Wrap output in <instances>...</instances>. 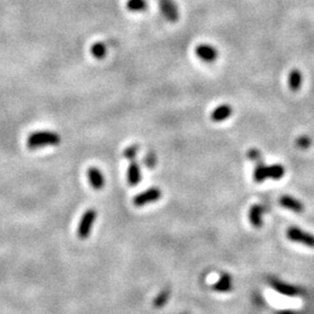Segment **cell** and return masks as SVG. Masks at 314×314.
<instances>
[{
    "instance_id": "obj_12",
    "label": "cell",
    "mask_w": 314,
    "mask_h": 314,
    "mask_svg": "<svg viewBox=\"0 0 314 314\" xmlns=\"http://www.w3.org/2000/svg\"><path fill=\"white\" fill-rule=\"evenodd\" d=\"M233 113V107L228 104H222L218 106L211 114V119L214 122H220L228 119Z\"/></svg>"
},
{
    "instance_id": "obj_2",
    "label": "cell",
    "mask_w": 314,
    "mask_h": 314,
    "mask_svg": "<svg viewBox=\"0 0 314 314\" xmlns=\"http://www.w3.org/2000/svg\"><path fill=\"white\" fill-rule=\"evenodd\" d=\"M286 237L292 242L300 243L308 248H314V234L304 231L299 227H290L286 231Z\"/></svg>"
},
{
    "instance_id": "obj_18",
    "label": "cell",
    "mask_w": 314,
    "mask_h": 314,
    "mask_svg": "<svg viewBox=\"0 0 314 314\" xmlns=\"http://www.w3.org/2000/svg\"><path fill=\"white\" fill-rule=\"evenodd\" d=\"M91 54L94 56L97 60H103V58L106 56L107 54V48L106 45L103 42H97L94 43L91 47Z\"/></svg>"
},
{
    "instance_id": "obj_21",
    "label": "cell",
    "mask_w": 314,
    "mask_h": 314,
    "mask_svg": "<svg viewBox=\"0 0 314 314\" xmlns=\"http://www.w3.org/2000/svg\"><path fill=\"white\" fill-rule=\"evenodd\" d=\"M136 154H138V147H136V145H130V147H128L127 149L125 150L124 155L126 158L129 159V161H134Z\"/></svg>"
},
{
    "instance_id": "obj_5",
    "label": "cell",
    "mask_w": 314,
    "mask_h": 314,
    "mask_svg": "<svg viewBox=\"0 0 314 314\" xmlns=\"http://www.w3.org/2000/svg\"><path fill=\"white\" fill-rule=\"evenodd\" d=\"M161 197H162L161 188H148V190L141 192V193L136 194L133 200V204L135 206H138V207H142V206L147 205V204L157 202Z\"/></svg>"
},
{
    "instance_id": "obj_20",
    "label": "cell",
    "mask_w": 314,
    "mask_h": 314,
    "mask_svg": "<svg viewBox=\"0 0 314 314\" xmlns=\"http://www.w3.org/2000/svg\"><path fill=\"white\" fill-rule=\"evenodd\" d=\"M311 144H312V140L306 135L300 136V138L297 140V145H298L300 149H307V148L311 147Z\"/></svg>"
},
{
    "instance_id": "obj_10",
    "label": "cell",
    "mask_w": 314,
    "mask_h": 314,
    "mask_svg": "<svg viewBox=\"0 0 314 314\" xmlns=\"http://www.w3.org/2000/svg\"><path fill=\"white\" fill-rule=\"evenodd\" d=\"M212 289L219 293H227L231 292L233 289V279L232 276L229 273L223 272L222 275L220 276L219 279L217 281V283L212 285Z\"/></svg>"
},
{
    "instance_id": "obj_8",
    "label": "cell",
    "mask_w": 314,
    "mask_h": 314,
    "mask_svg": "<svg viewBox=\"0 0 314 314\" xmlns=\"http://www.w3.org/2000/svg\"><path fill=\"white\" fill-rule=\"evenodd\" d=\"M87 178H89L90 185L94 190H101L105 185V177L103 173L98 168L91 167L87 170Z\"/></svg>"
},
{
    "instance_id": "obj_1",
    "label": "cell",
    "mask_w": 314,
    "mask_h": 314,
    "mask_svg": "<svg viewBox=\"0 0 314 314\" xmlns=\"http://www.w3.org/2000/svg\"><path fill=\"white\" fill-rule=\"evenodd\" d=\"M61 142V136L57 133L50 130H41L34 132L28 136L27 147L31 149L48 147V145H57Z\"/></svg>"
},
{
    "instance_id": "obj_3",
    "label": "cell",
    "mask_w": 314,
    "mask_h": 314,
    "mask_svg": "<svg viewBox=\"0 0 314 314\" xmlns=\"http://www.w3.org/2000/svg\"><path fill=\"white\" fill-rule=\"evenodd\" d=\"M95 219H97V212L93 208L87 209L85 213L83 214L77 229L78 237H79L80 240H86V238L90 236V233H91V229Z\"/></svg>"
},
{
    "instance_id": "obj_13",
    "label": "cell",
    "mask_w": 314,
    "mask_h": 314,
    "mask_svg": "<svg viewBox=\"0 0 314 314\" xmlns=\"http://www.w3.org/2000/svg\"><path fill=\"white\" fill-rule=\"evenodd\" d=\"M141 169H140V165L136 162H132L128 167L127 170V180L128 184L130 185H138L140 182H141Z\"/></svg>"
},
{
    "instance_id": "obj_11",
    "label": "cell",
    "mask_w": 314,
    "mask_h": 314,
    "mask_svg": "<svg viewBox=\"0 0 314 314\" xmlns=\"http://www.w3.org/2000/svg\"><path fill=\"white\" fill-rule=\"evenodd\" d=\"M264 209L263 206L261 205H254L251 206L249 209V221L255 228H261L262 225H263V215H264Z\"/></svg>"
},
{
    "instance_id": "obj_9",
    "label": "cell",
    "mask_w": 314,
    "mask_h": 314,
    "mask_svg": "<svg viewBox=\"0 0 314 314\" xmlns=\"http://www.w3.org/2000/svg\"><path fill=\"white\" fill-rule=\"evenodd\" d=\"M279 204H281L284 208L290 209V211L296 212V213H301V212H304V209H305L304 204H302L300 200L297 199V198H295V197H291V196L281 197V199H279Z\"/></svg>"
},
{
    "instance_id": "obj_23",
    "label": "cell",
    "mask_w": 314,
    "mask_h": 314,
    "mask_svg": "<svg viewBox=\"0 0 314 314\" xmlns=\"http://www.w3.org/2000/svg\"><path fill=\"white\" fill-rule=\"evenodd\" d=\"M279 314H298L295 311H291V310H286V311H282V312H279Z\"/></svg>"
},
{
    "instance_id": "obj_14",
    "label": "cell",
    "mask_w": 314,
    "mask_h": 314,
    "mask_svg": "<svg viewBox=\"0 0 314 314\" xmlns=\"http://www.w3.org/2000/svg\"><path fill=\"white\" fill-rule=\"evenodd\" d=\"M302 84V75L298 69H293L289 75V86L291 91H299Z\"/></svg>"
},
{
    "instance_id": "obj_16",
    "label": "cell",
    "mask_w": 314,
    "mask_h": 314,
    "mask_svg": "<svg viewBox=\"0 0 314 314\" xmlns=\"http://www.w3.org/2000/svg\"><path fill=\"white\" fill-rule=\"evenodd\" d=\"M267 165L264 164L263 161L256 163V168H255V171H254V179H255V182L263 183L264 180L267 179Z\"/></svg>"
},
{
    "instance_id": "obj_4",
    "label": "cell",
    "mask_w": 314,
    "mask_h": 314,
    "mask_svg": "<svg viewBox=\"0 0 314 314\" xmlns=\"http://www.w3.org/2000/svg\"><path fill=\"white\" fill-rule=\"evenodd\" d=\"M269 284L270 286L276 291V292L279 293V295H283L286 297H299L304 295V290L300 289L299 286L285 283V282L279 281V279H275V278L269 279Z\"/></svg>"
},
{
    "instance_id": "obj_17",
    "label": "cell",
    "mask_w": 314,
    "mask_h": 314,
    "mask_svg": "<svg viewBox=\"0 0 314 314\" xmlns=\"http://www.w3.org/2000/svg\"><path fill=\"white\" fill-rule=\"evenodd\" d=\"M126 6L130 12H143L148 8L147 0H128Z\"/></svg>"
},
{
    "instance_id": "obj_6",
    "label": "cell",
    "mask_w": 314,
    "mask_h": 314,
    "mask_svg": "<svg viewBox=\"0 0 314 314\" xmlns=\"http://www.w3.org/2000/svg\"><path fill=\"white\" fill-rule=\"evenodd\" d=\"M159 7L168 21L176 22L179 19L178 5L174 0H159Z\"/></svg>"
},
{
    "instance_id": "obj_22",
    "label": "cell",
    "mask_w": 314,
    "mask_h": 314,
    "mask_svg": "<svg viewBox=\"0 0 314 314\" xmlns=\"http://www.w3.org/2000/svg\"><path fill=\"white\" fill-rule=\"evenodd\" d=\"M248 157L255 163H258L262 161V154H261V151L257 149H250L248 151Z\"/></svg>"
},
{
    "instance_id": "obj_15",
    "label": "cell",
    "mask_w": 314,
    "mask_h": 314,
    "mask_svg": "<svg viewBox=\"0 0 314 314\" xmlns=\"http://www.w3.org/2000/svg\"><path fill=\"white\" fill-rule=\"evenodd\" d=\"M285 174V169L282 164H272L267 169V179H281Z\"/></svg>"
},
{
    "instance_id": "obj_19",
    "label": "cell",
    "mask_w": 314,
    "mask_h": 314,
    "mask_svg": "<svg viewBox=\"0 0 314 314\" xmlns=\"http://www.w3.org/2000/svg\"><path fill=\"white\" fill-rule=\"evenodd\" d=\"M169 297H170V291L168 289H164L163 291H161V292L155 297V299H154V302H153L154 306L158 308L163 307L168 302Z\"/></svg>"
},
{
    "instance_id": "obj_7",
    "label": "cell",
    "mask_w": 314,
    "mask_h": 314,
    "mask_svg": "<svg viewBox=\"0 0 314 314\" xmlns=\"http://www.w3.org/2000/svg\"><path fill=\"white\" fill-rule=\"evenodd\" d=\"M196 54L200 60L204 61V62L212 63L217 60L219 52H218L217 48H214L213 46L203 43V45H199L196 47Z\"/></svg>"
}]
</instances>
